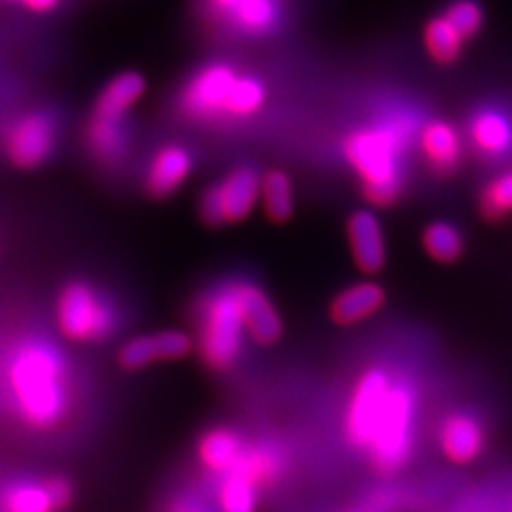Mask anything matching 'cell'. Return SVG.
Masks as SVG:
<instances>
[{
  "label": "cell",
  "instance_id": "83f0119b",
  "mask_svg": "<svg viewBox=\"0 0 512 512\" xmlns=\"http://www.w3.org/2000/svg\"><path fill=\"white\" fill-rule=\"evenodd\" d=\"M264 99H266V90L256 78L238 76L228 97L226 112L232 116H251L264 105Z\"/></svg>",
  "mask_w": 512,
  "mask_h": 512
},
{
  "label": "cell",
  "instance_id": "8fae6325",
  "mask_svg": "<svg viewBox=\"0 0 512 512\" xmlns=\"http://www.w3.org/2000/svg\"><path fill=\"white\" fill-rule=\"evenodd\" d=\"M348 238L357 268L365 274H378L387 260V245L376 215L365 209L353 213L348 220Z\"/></svg>",
  "mask_w": 512,
  "mask_h": 512
},
{
  "label": "cell",
  "instance_id": "484cf974",
  "mask_svg": "<svg viewBox=\"0 0 512 512\" xmlns=\"http://www.w3.org/2000/svg\"><path fill=\"white\" fill-rule=\"evenodd\" d=\"M256 486L249 478L239 473H228L220 482L219 501L220 512H255Z\"/></svg>",
  "mask_w": 512,
  "mask_h": 512
},
{
  "label": "cell",
  "instance_id": "1f68e13d",
  "mask_svg": "<svg viewBox=\"0 0 512 512\" xmlns=\"http://www.w3.org/2000/svg\"><path fill=\"white\" fill-rule=\"evenodd\" d=\"M399 509V497L393 492L370 495L359 507L349 512H393Z\"/></svg>",
  "mask_w": 512,
  "mask_h": 512
},
{
  "label": "cell",
  "instance_id": "5b68a950",
  "mask_svg": "<svg viewBox=\"0 0 512 512\" xmlns=\"http://www.w3.org/2000/svg\"><path fill=\"white\" fill-rule=\"evenodd\" d=\"M59 330L74 342H95L114 329V313L92 285L71 283L57 302Z\"/></svg>",
  "mask_w": 512,
  "mask_h": 512
},
{
  "label": "cell",
  "instance_id": "8992f818",
  "mask_svg": "<svg viewBox=\"0 0 512 512\" xmlns=\"http://www.w3.org/2000/svg\"><path fill=\"white\" fill-rule=\"evenodd\" d=\"M260 177L253 167H239L224 181L211 186L202 198V219L209 226L241 222L251 215L260 198Z\"/></svg>",
  "mask_w": 512,
  "mask_h": 512
},
{
  "label": "cell",
  "instance_id": "52a82bcc",
  "mask_svg": "<svg viewBox=\"0 0 512 512\" xmlns=\"http://www.w3.org/2000/svg\"><path fill=\"white\" fill-rule=\"evenodd\" d=\"M391 385L393 378L384 368H370L357 380L346 410V435L355 448H368Z\"/></svg>",
  "mask_w": 512,
  "mask_h": 512
},
{
  "label": "cell",
  "instance_id": "7a4b0ae2",
  "mask_svg": "<svg viewBox=\"0 0 512 512\" xmlns=\"http://www.w3.org/2000/svg\"><path fill=\"white\" fill-rule=\"evenodd\" d=\"M412 126L406 120H389L376 128L359 129L346 141V158L357 171L366 200L389 207L401 200L404 190V154Z\"/></svg>",
  "mask_w": 512,
  "mask_h": 512
},
{
  "label": "cell",
  "instance_id": "ac0fdd59",
  "mask_svg": "<svg viewBox=\"0 0 512 512\" xmlns=\"http://www.w3.org/2000/svg\"><path fill=\"white\" fill-rule=\"evenodd\" d=\"M243 450H245V444L239 439L238 433L226 427L211 429L200 440V459L209 471L217 475L232 473L234 467L238 465Z\"/></svg>",
  "mask_w": 512,
  "mask_h": 512
},
{
  "label": "cell",
  "instance_id": "ba28073f",
  "mask_svg": "<svg viewBox=\"0 0 512 512\" xmlns=\"http://www.w3.org/2000/svg\"><path fill=\"white\" fill-rule=\"evenodd\" d=\"M54 145V122L46 114H29L10 129L6 152L12 164L21 169H35L48 160Z\"/></svg>",
  "mask_w": 512,
  "mask_h": 512
},
{
  "label": "cell",
  "instance_id": "ffe728a7",
  "mask_svg": "<svg viewBox=\"0 0 512 512\" xmlns=\"http://www.w3.org/2000/svg\"><path fill=\"white\" fill-rule=\"evenodd\" d=\"M283 469H285V456L281 448H277L270 442H260L255 446H245L238 465L234 467L232 473H239L258 486L279 478Z\"/></svg>",
  "mask_w": 512,
  "mask_h": 512
},
{
  "label": "cell",
  "instance_id": "4dcf8cb0",
  "mask_svg": "<svg viewBox=\"0 0 512 512\" xmlns=\"http://www.w3.org/2000/svg\"><path fill=\"white\" fill-rule=\"evenodd\" d=\"M160 361H179L192 351V340L179 330H165L154 334Z\"/></svg>",
  "mask_w": 512,
  "mask_h": 512
},
{
  "label": "cell",
  "instance_id": "3957f363",
  "mask_svg": "<svg viewBox=\"0 0 512 512\" xmlns=\"http://www.w3.org/2000/svg\"><path fill=\"white\" fill-rule=\"evenodd\" d=\"M416 425V393L412 385L395 380L387 397L382 416L376 423L365 452L372 465L384 473H395L408 463L414 450Z\"/></svg>",
  "mask_w": 512,
  "mask_h": 512
},
{
  "label": "cell",
  "instance_id": "9c48e42d",
  "mask_svg": "<svg viewBox=\"0 0 512 512\" xmlns=\"http://www.w3.org/2000/svg\"><path fill=\"white\" fill-rule=\"evenodd\" d=\"M238 74L228 65H211L196 74L183 93V109L196 118H213L226 112Z\"/></svg>",
  "mask_w": 512,
  "mask_h": 512
},
{
  "label": "cell",
  "instance_id": "7402d4cb",
  "mask_svg": "<svg viewBox=\"0 0 512 512\" xmlns=\"http://www.w3.org/2000/svg\"><path fill=\"white\" fill-rule=\"evenodd\" d=\"M260 196L268 219L287 222L294 213L293 183L287 173L272 171L260 183Z\"/></svg>",
  "mask_w": 512,
  "mask_h": 512
},
{
  "label": "cell",
  "instance_id": "d4e9b609",
  "mask_svg": "<svg viewBox=\"0 0 512 512\" xmlns=\"http://www.w3.org/2000/svg\"><path fill=\"white\" fill-rule=\"evenodd\" d=\"M4 505L8 512H55L54 495L48 482H18L4 494Z\"/></svg>",
  "mask_w": 512,
  "mask_h": 512
},
{
  "label": "cell",
  "instance_id": "277c9868",
  "mask_svg": "<svg viewBox=\"0 0 512 512\" xmlns=\"http://www.w3.org/2000/svg\"><path fill=\"white\" fill-rule=\"evenodd\" d=\"M243 317L234 283L203 302L200 315V353L213 370H228L238 361L243 344Z\"/></svg>",
  "mask_w": 512,
  "mask_h": 512
},
{
  "label": "cell",
  "instance_id": "4316f807",
  "mask_svg": "<svg viewBox=\"0 0 512 512\" xmlns=\"http://www.w3.org/2000/svg\"><path fill=\"white\" fill-rule=\"evenodd\" d=\"M480 213L488 220L505 219L512 213V169L495 177L480 196Z\"/></svg>",
  "mask_w": 512,
  "mask_h": 512
},
{
  "label": "cell",
  "instance_id": "9a60e30c",
  "mask_svg": "<svg viewBox=\"0 0 512 512\" xmlns=\"http://www.w3.org/2000/svg\"><path fill=\"white\" fill-rule=\"evenodd\" d=\"M192 171V158L183 147H165L154 156L147 175V190L154 198L175 194Z\"/></svg>",
  "mask_w": 512,
  "mask_h": 512
},
{
  "label": "cell",
  "instance_id": "836d02e7",
  "mask_svg": "<svg viewBox=\"0 0 512 512\" xmlns=\"http://www.w3.org/2000/svg\"><path fill=\"white\" fill-rule=\"evenodd\" d=\"M27 8L35 10V12H50L59 4V0H21Z\"/></svg>",
  "mask_w": 512,
  "mask_h": 512
},
{
  "label": "cell",
  "instance_id": "603a6c76",
  "mask_svg": "<svg viewBox=\"0 0 512 512\" xmlns=\"http://www.w3.org/2000/svg\"><path fill=\"white\" fill-rule=\"evenodd\" d=\"M423 247L427 255L442 264H452L465 251V241L458 228L450 222H433L423 232Z\"/></svg>",
  "mask_w": 512,
  "mask_h": 512
},
{
  "label": "cell",
  "instance_id": "f546056e",
  "mask_svg": "<svg viewBox=\"0 0 512 512\" xmlns=\"http://www.w3.org/2000/svg\"><path fill=\"white\" fill-rule=\"evenodd\" d=\"M118 361L126 370H141L152 365L154 361H160L154 336H137L129 340L128 344L120 349Z\"/></svg>",
  "mask_w": 512,
  "mask_h": 512
},
{
  "label": "cell",
  "instance_id": "f1b7e54d",
  "mask_svg": "<svg viewBox=\"0 0 512 512\" xmlns=\"http://www.w3.org/2000/svg\"><path fill=\"white\" fill-rule=\"evenodd\" d=\"M444 19L458 31L463 40L475 37L482 25V10L473 0H456L444 14Z\"/></svg>",
  "mask_w": 512,
  "mask_h": 512
},
{
  "label": "cell",
  "instance_id": "30bf717a",
  "mask_svg": "<svg viewBox=\"0 0 512 512\" xmlns=\"http://www.w3.org/2000/svg\"><path fill=\"white\" fill-rule=\"evenodd\" d=\"M245 330L258 344L270 346L281 338L283 323L272 300L253 283H234Z\"/></svg>",
  "mask_w": 512,
  "mask_h": 512
},
{
  "label": "cell",
  "instance_id": "cb8c5ba5",
  "mask_svg": "<svg viewBox=\"0 0 512 512\" xmlns=\"http://www.w3.org/2000/svg\"><path fill=\"white\" fill-rule=\"evenodd\" d=\"M423 44L433 61L440 65H452L463 46V38L459 37L458 31L444 19H431L423 31Z\"/></svg>",
  "mask_w": 512,
  "mask_h": 512
},
{
  "label": "cell",
  "instance_id": "d6986e66",
  "mask_svg": "<svg viewBox=\"0 0 512 512\" xmlns=\"http://www.w3.org/2000/svg\"><path fill=\"white\" fill-rule=\"evenodd\" d=\"M88 143L93 154L107 164H114L124 158L128 150V131L124 118L93 116L88 129Z\"/></svg>",
  "mask_w": 512,
  "mask_h": 512
},
{
  "label": "cell",
  "instance_id": "4fadbf2b",
  "mask_svg": "<svg viewBox=\"0 0 512 512\" xmlns=\"http://www.w3.org/2000/svg\"><path fill=\"white\" fill-rule=\"evenodd\" d=\"M209 10L249 35L268 33L277 21L274 0H207Z\"/></svg>",
  "mask_w": 512,
  "mask_h": 512
},
{
  "label": "cell",
  "instance_id": "2e32d148",
  "mask_svg": "<svg viewBox=\"0 0 512 512\" xmlns=\"http://www.w3.org/2000/svg\"><path fill=\"white\" fill-rule=\"evenodd\" d=\"M385 291L376 283H357L338 294L330 306V317L340 327L361 323L382 310Z\"/></svg>",
  "mask_w": 512,
  "mask_h": 512
},
{
  "label": "cell",
  "instance_id": "5bb4252c",
  "mask_svg": "<svg viewBox=\"0 0 512 512\" xmlns=\"http://www.w3.org/2000/svg\"><path fill=\"white\" fill-rule=\"evenodd\" d=\"M420 145L427 164L439 175L454 173L463 160L461 137L446 122H431L421 129Z\"/></svg>",
  "mask_w": 512,
  "mask_h": 512
},
{
  "label": "cell",
  "instance_id": "6da1fadb",
  "mask_svg": "<svg viewBox=\"0 0 512 512\" xmlns=\"http://www.w3.org/2000/svg\"><path fill=\"white\" fill-rule=\"evenodd\" d=\"M8 380L21 418L35 429H50L69 408L67 368L61 353L44 340H27L12 357Z\"/></svg>",
  "mask_w": 512,
  "mask_h": 512
},
{
  "label": "cell",
  "instance_id": "e0dca14e",
  "mask_svg": "<svg viewBox=\"0 0 512 512\" xmlns=\"http://www.w3.org/2000/svg\"><path fill=\"white\" fill-rule=\"evenodd\" d=\"M471 143L486 158H499L512 148V124L507 116L495 110L476 114L471 122Z\"/></svg>",
  "mask_w": 512,
  "mask_h": 512
},
{
  "label": "cell",
  "instance_id": "44dd1931",
  "mask_svg": "<svg viewBox=\"0 0 512 512\" xmlns=\"http://www.w3.org/2000/svg\"><path fill=\"white\" fill-rule=\"evenodd\" d=\"M145 93V80L135 73H124L116 76L105 92L101 93L95 114L107 118H124L128 112Z\"/></svg>",
  "mask_w": 512,
  "mask_h": 512
},
{
  "label": "cell",
  "instance_id": "7c38bea8",
  "mask_svg": "<svg viewBox=\"0 0 512 512\" xmlns=\"http://www.w3.org/2000/svg\"><path fill=\"white\" fill-rule=\"evenodd\" d=\"M439 440L446 458L465 465L475 461L484 450V429L473 416L456 412L442 421Z\"/></svg>",
  "mask_w": 512,
  "mask_h": 512
},
{
  "label": "cell",
  "instance_id": "d6a6232c",
  "mask_svg": "<svg viewBox=\"0 0 512 512\" xmlns=\"http://www.w3.org/2000/svg\"><path fill=\"white\" fill-rule=\"evenodd\" d=\"M167 512H217L207 505L200 495L186 494L177 497Z\"/></svg>",
  "mask_w": 512,
  "mask_h": 512
}]
</instances>
